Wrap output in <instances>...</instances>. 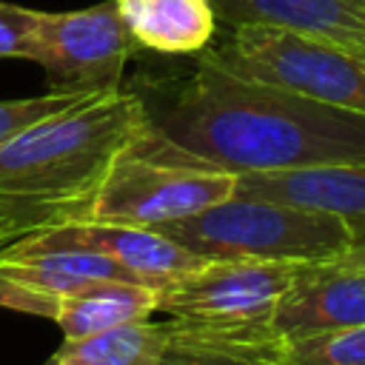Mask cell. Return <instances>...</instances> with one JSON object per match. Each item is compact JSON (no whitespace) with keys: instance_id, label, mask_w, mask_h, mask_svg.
I'll list each match as a JSON object with an SVG mask.
<instances>
[{"instance_id":"cell-19","label":"cell","mask_w":365,"mask_h":365,"mask_svg":"<svg viewBox=\"0 0 365 365\" xmlns=\"http://www.w3.org/2000/svg\"><path fill=\"white\" fill-rule=\"evenodd\" d=\"M40 228H48V220L43 214L23 208V205L0 202V251L9 248L11 242H17L20 237H29Z\"/></svg>"},{"instance_id":"cell-9","label":"cell","mask_w":365,"mask_h":365,"mask_svg":"<svg viewBox=\"0 0 365 365\" xmlns=\"http://www.w3.org/2000/svg\"><path fill=\"white\" fill-rule=\"evenodd\" d=\"M354 325H365V271L331 259L308 262L271 317V331L282 342Z\"/></svg>"},{"instance_id":"cell-4","label":"cell","mask_w":365,"mask_h":365,"mask_svg":"<svg viewBox=\"0 0 365 365\" xmlns=\"http://www.w3.org/2000/svg\"><path fill=\"white\" fill-rule=\"evenodd\" d=\"M237 191V174L174 151L157 128L123 154L74 220L160 228L188 220ZM71 222V220H68Z\"/></svg>"},{"instance_id":"cell-14","label":"cell","mask_w":365,"mask_h":365,"mask_svg":"<svg viewBox=\"0 0 365 365\" xmlns=\"http://www.w3.org/2000/svg\"><path fill=\"white\" fill-rule=\"evenodd\" d=\"M282 339L268 334L202 328L171 317V339L154 365H282Z\"/></svg>"},{"instance_id":"cell-2","label":"cell","mask_w":365,"mask_h":365,"mask_svg":"<svg viewBox=\"0 0 365 365\" xmlns=\"http://www.w3.org/2000/svg\"><path fill=\"white\" fill-rule=\"evenodd\" d=\"M148 106L123 88L83 97L0 143V202L68 222L111 165L151 134Z\"/></svg>"},{"instance_id":"cell-15","label":"cell","mask_w":365,"mask_h":365,"mask_svg":"<svg viewBox=\"0 0 365 365\" xmlns=\"http://www.w3.org/2000/svg\"><path fill=\"white\" fill-rule=\"evenodd\" d=\"M168 339H171V319L168 322L137 319L86 339H63L57 351L88 365H154V359L165 351Z\"/></svg>"},{"instance_id":"cell-11","label":"cell","mask_w":365,"mask_h":365,"mask_svg":"<svg viewBox=\"0 0 365 365\" xmlns=\"http://www.w3.org/2000/svg\"><path fill=\"white\" fill-rule=\"evenodd\" d=\"M217 23L237 26H279L299 34L322 37L339 46L365 40V3L362 0H208Z\"/></svg>"},{"instance_id":"cell-21","label":"cell","mask_w":365,"mask_h":365,"mask_svg":"<svg viewBox=\"0 0 365 365\" xmlns=\"http://www.w3.org/2000/svg\"><path fill=\"white\" fill-rule=\"evenodd\" d=\"M348 48H354V51H359V54H365V40H362V43H356V46H348Z\"/></svg>"},{"instance_id":"cell-5","label":"cell","mask_w":365,"mask_h":365,"mask_svg":"<svg viewBox=\"0 0 365 365\" xmlns=\"http://www.w3.org/2000/svg\"><path fill=\"white\" fill-rule=\"evenodd\" d=\"M202 60L242 80L268 83L294 94L365 114V54L279 26H237L202 51Z\"/></svg>"},{"instance_id":"cell-8","label":"cell","mask_w":365,"mask_h":365,"mask_svg":"<svg viewBox=\"0 0 365 365\" xmlns=\"http://www.w3.org/2000/svg\"><path fill=\"white\" fill-rule=\"evenodd\" d=\"M9 248L14 251H43V248H83L103 254L123 268H128L143 282L163 288L168 279L194 271L205 257L191 254L171 237L157 228L143 225H120V222H57L40 228L29 237H20Z\"/></svg>"},{"instance_id":"cell-6","label":"cell","mask_w":365,"mask_h":365,"mask_svg":"<svg viewBox=\"0 0 365 365\" xmlns=\"http://www.w3.org/2000/svg\"><path fill=\"white\" fill-rule=\"evenodd\" d=\"M305 265L308 262L202 259L194 271L160 288L157 311L202 328L277 336L271 331L274 308Z\"/></svg>"},{"instance_id":"cell-17","label":"cell","mask_w":365,"mask_h":365,"mask_svg":"<svg viewBox=\"0 0 365 365\" xmlns=\"http://www.w3.org/2000/svg\"><path fill=\"white\" fill-rule=\"evenodd\" d=\"M83 97H91V94H80V91H57V88H48L46 94L40 97H23V100H0V143H6L9 137H14L17 131L29 128L31 123L54 114V111H63L74 103H80Z\"/></svg>"},{"instance_id":"cell-13","label":"cell","mask_w":365,"mask_h":365,"mask_svg":"<svg viewBox=\"0 0 365 365\" xmlns=\"http://www.w3.org/2000/svg\"><path fill=\"white\" fill-rule=\"evenodd\" d=\"M160 288L145 282H91L57 299L51 322L66 339H86L117 325L148 319L157 311Z\"/></svg>"},{"instance_id":"cell-18","label":"cell","mask_w":365,"mask_h":365,"mask_svg":"<svg viewBox=\"0 0 365 365\" xmlns=\"http://www.w3.org/2000/svg\"><path fill=\"white\" fill-rule=\"evenodd\" d=\"M34 9L0 0V57L34 60Z\"/></svg>"},{"instance_id":"cell-23","label":"cell","mask_w":365,"mask_h":365,"mask_svg":"<svg viewBox=\"0 0 365 365\" xmlns=\"http://www.w3.org/2000/svg\"><path fill=\"white\" fill-rule=\"evenodd\" d=\"M362 3H365V0H362Z\"/></svg>"},{"instance_id":"cell-16","label":"cell","mask_w":365,"mask_h":365,"mask_svg":"<svg viewBox=\"0 0 365 365\" xmlns=\"http://www.w3.org/2000/svg\"><path fill=\"white\" fill-rule=\"evenodd\" d=\"M282 365H365V325L285 339Z\"/></svg>"},{"instance_id":"cell-1","label":"cell","mask_w":365,"mask_h":365,"mask_svg":"<svg viewBox=\"0 0 365 365\" xmlns=\"http://www.w3.org/2000/svg\"><path fill=\"white\" fill-rule=\"evenodd\" d=\"M148 117L174 151L237 177L365 163V114L242 80L202 57Z\"/></svg>"},{"instance_id":"cell-7","label":"cell","mask_w":365,"mask_h":365,"mask_svg":"<svg viewBox=\"0 0 365 365\" xmlns=\"http://www.w3.org/2000/svg\"><path fill=\"white\" fill-rule=\"evenodd\" d=\"M131 46L134 37L120 17L117 0L80 11L34 14V63L46 68L57 91L103 94L120 88Z\"/></svg>"},{"instance_id":"cell-10","label":"cell","mask_w":365,"mask_h":365,"mask_svg":"<svg viewBox=\"0 0 365 365\" xmlns=\"http://www.w3.org/2000/svg\"><path fill=\"white\" fill-rule=\"evenodd\" d=\"M237 194L334 214L348 225L354 245H365V163L242 174Z\"/></svg>"},{"instance_id":"cell-22","label":"cell","mask_w":365,"mask_h":365,"mask_svg":"<svg viewBox=\"0 0 365 365\" xmlns=\"http://www.w3.org/2000/svg\"><path fill=\"white\" fill-rule=\"evenodd\" d=\"M46 365H57V362H54V356H51V359H48V362H46Z\"/></svg>"},{"instance_id":"cell-12","label":"cell","mask_w":365,"mask_h":365,"mask_svg":"<svg viewBox=\"0 0 365 365\" xmlns=\"http://www.w3.org/2000/svg\"><path fill=\"white\" fill-rule=\"evenodd\" d=\"M117 9L134 43L160 54L205 51L217 31L208 0H117Z\"/></svg>"},{"instance_id":"cell-3","label":"cell","mask_w":365,"mask_h":365,"mask_svg":"<svg viewBox=\"0 0 365 365\" xmlns=\"http://www.w3.org/2000/svg\"><path fill=\"white\" fill-rule=\"evenodd\" d=\"M157 231L205 259L325 262L354 245L348 225L334 214L237 191Z\"/></svg>"},{"instance_id":"cell-20","label":"cell","mask_w":365,"mask_h":365,"mask_svg":"<svg viewBox=\"0 0 365 365\" xmlns=\"http://www.w3.org/2000/svg\"><path fill=\"white\" fill-rule=\"evenodd\" d=\"M331 262H336L342 268H359V271H365V245H351L345 254L334 257Z\"/></svg>"}]
</instances>
